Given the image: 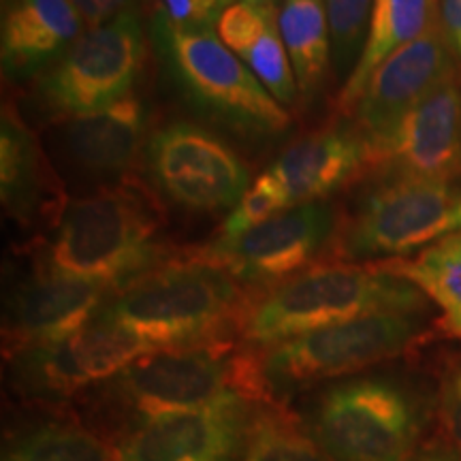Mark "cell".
I'll use <instances>...</instances> for the list:
<instances>
[{
	"label": "cell",
	"instance_id": "4316f807",
	"mask_svg": "<svg viewBox=\"0 0 461 461\" xmlns=\"http://www.w3.org/2000/svg\"><path fill=\"white\" fill-rule=\"evenodd\" d=\"M331 34V60L338 73L357 65L366 48L374 0H325Z\"/></svg>",
	"mask_w": 461,
	"mask_h": 461
},
{
	"label": "cell",
	"instance_id": "4fadbf2b",
	"mask_svg": "<svg viewBox=\"0 0 461 461\" xmlns=\"http://www.w3.org/2000/svg\"><path fill=\"white\" fill-rule=\"evenodd\" d=\"M258 402L244 395L140 420L113 442L118 461H240Z\"/></svg>",
	"mask_w": 461,
	"mask_h": 461
},
{
	"label": "cell",
	"instance_id": "d6986e66",
	"mask_svg": "<svg viewBox=\"0 0 461 461\" xmlns=\"http://www.w3.org/2000/svg\"><path fill=\"white\" fill-rule=\"evenodd\" d=\"M148 131V107L140 96L71 118L65 143L71 158L96 176L122 173L140 157Z\"/></svg>",
	"mask_w": 461,
	"mask_h": 461
},
{
	"label": "cell",
	"instance_id": "e0dca14e",
	"mask_svg": "<svg viewBox=\"0 0 461 461\" xmlns=\"http://www.w3.org/2000/svg\"><path fill=\"white\" fill-rule=\"evenodd\" d=\"M86 31L71 0H7L0 31L5 77L24 82L48 71Z\"/></svg>",
	"mask_w": 461,
	"mask_h": 461
},
{
	"label": "cell",
	"instance_id": "7c38bea8",
	"mask_svg": "<svg viewBox=\"0 0 461 461\" xmlns=\"http://www.w3.org/2000/svg\"><path fill=\"white\" fill-rule=\"evenodd\" d=\"M146 157L154 184L188 210H233L250 186V173L238 152L193 122H173L154 132Z\"/></svg>",
	"mask_w": 461,
	"mask_h": 461
},
{
	"label": "cell",
	"instance_id": "2e32d148",
	"mask_svg": "<svg viewBox=\"0 0 461 461\" xmlns=\"http://www.w3.org/2000/svg\"><path fill=\"white\" fill-rule=\"evenodd\" d=\"M113 288L37 269L11 293L3 322L7 359L77 331L105 305Z\"/></svg>",
	"mask_w": 461,
	"mask_h": 461
},
{
	"label": "cell",
	"instance_id": "8fae6325",
	"mask_svg": "<svg viewBox=\"0 0 461 461\" xmlns=\"http://www.w3.org/2000/svg\"><path fill=\"white\" fill-rule=\"evenodd\" d=\"M333 230V212L322 203L288 207L246 233L218 235L210 244L184 250L222 269L241 286L265 288L310 267Z\"/></svg>",
	"mask_w": 461,
	"mask_h": 461
},
{
	"label": "cell",
	"instance_id": "8992f818",
	"mask_svg": "<svg viewBox=\"0 0 461 461\" xmlns=\"http://www.w3.org/2000/svg\"><path fill=\"white\" fill-rule=\"evenodd\" d=\"M305 429L330 461H408L423 431V406L397 380L367 376L316 397Z\"/></svg>",
	"mask_w": 461,
	"mask_h": 461
},
{
	"label": "cell",
	"instance_id": "6da1fadb",
	"mask_svg": "<svg viewBox=\"0 0 461 461\" xmlns=\"http://www.w3.org/2000/svg\"><path fill=\"white\" fill-rule=\"evenodd\" d=\"M230 395L269 402L257 350H238L229 339H214L140 357L99 384L95 412L99 428L115 440L140 420L203 408Z\"/></svg>",
	"mask_w": 461,
	"mask_h": 461
},
{
	"label": "cell",
	"instance_id": "cb8c5ba5",
	"mask_svg": "<svg viewBox=\"0 0 461 461\" xmlns=\"http://www.w3.org/2000/svg\"><path fill=\"white\" fill-rule=\"evenodd\" d=\"M3 461H118L113 447L77 420L51 419L5 438Z\"/></svg>",
	"mask_w": 461,
	"mask_h": 461
},
{
	"label": "cell",
	"instance_id": "5bb4252c",
	"mask_svg": "<svg viewBox=\"0 0 461 461\" xmlns=\"http://www.w3.org/2000/svg\"><path fill=\"white\" fill-rule=\"evenodd\" d=\"M366 171L453 182L461 176V82L457 71L414 105L383 140L366 141Z\"/></svg>",
	"mask_w": 461,
	"mask_h": 461
},
{
	"label": "cell",
	"instance_id": "5b68a950",
	"mask_svg": "<svg viewBox=\"0 0 461 461\" xmlns=\"http://www.w3.org/2000/svg\"><path fill=\"white\" fill-rule=\"evenodd\" d=\"M154 43L176 84L199 112L233 129L280 135L291 115L212 28H188L157 14Z\"/></svg>",
	"mask_w": 461,
	"mask_h": 461
},
{
	"label": "cell",
	"instance_id": "277c9868",
	"mask_svg": "<svg viewBox=\"0 0 461 461\" xmlns=\"http://www.w3.org/2000/svg\"><path fill=\"white\" fill-rule=\"evenodd\" d=\"M246 297L238 280L180 250L113 291L101 312L154 350L184 348L224 339Z\"/></svg>",
	"mask_w": 461,
	"mask_h": 461
},
{
	"label": "cell",
	"instance_id": "ac0fdd59",
	"mask_svg": "<svg viewBox=\"0 0 461 461\" xmlns=\"http://www.w3.org/2000/svg\"><path fill=\"white\" fill-rule=\"evenodd\" d=\"M291 207L319 203L366 171V141L357 129L325 126L285 149L272 169Z\"/></svg>",
	"mask_w": 461,
	"mask_h": 461
},
{
	"label": "cell",
	"instance_id": "d6a6232c",
	"mask_svg": "<svg viewBox=\"0 0 461 461\" xmlns=\"http://www.w3.org/2000/svg\"><path fill=\"white\" fill-rule=\"evenodd\" d=\"M412 461H457V459H455L453 455H448V453H442V451H431V453L420 455V457L412 459Z\"/></svg>",
	"mask_w": 461,
	"mask_h": 461
},
{
	"label": "cell",
	"instance_id": "ffe728a7",
	"mask_svg": "<svg viewBox=\"0 0 461 461\" xmlns=\"http://www.w3.org/2000/svg\"><path fill=\"white\" fill-rule=\"evenodd\" d=\"M278 15L280 9L257 7L238 0L221 15L216 31L224 45L235 51L258 82L272 92L274 99L288 107L295 103L299 90L291 58L282 41Z\"/></svg>",
	"mask_w": 461,
	"mask_h": 461
},
{
	"label": "cell",
	"instance_id": "30bf717a",
	"mask_svg": "<svg viewBox=\"0 0 461 461\" xmlns=\"http://www.w3.org/2000/svg\"><path fill=\"white\" fill-rule=\"evenodd\" d=\"M152 350L99 310L77 331L9 359L11 378L24 397L62 402L77 391L107 383Z\"/></svg>",
	"mask_w": 461,
	"mask_h": 461
},
{
	"label": "cell",
	"instance_id": "7a4b0ae2",
	"mask_svg": "<svg viewBox=\"0 0 461 461\" xmlns=\"http://www.w3.org/2000/svg\"><path fill=\"white\" fill-rule=\"evenodd\" d=\"M425 305L428 297L417 286L376 265L321 261L276 285L252 288L235 331L248 346L267 348L361 316L419 314Z\"/></svg>",
	"mask_w": 461,
	"mask_h": 461
},
{
	"label": "cell",
	"instance_id": "3957f363",
	"mask_svg": "<svg viewBox=\"0 0 461 461\" xmlns=\"http://www.w3.org/2000/svg\"><path fill=\"white\" fill-rule=\"evenodd\" d=\"M171 255L158 205L146 190L118 184L62 210L39 269L118 291Z\"/></svg>",
	"mask_w": 461,
	"mask_h": 461
},
{
	"label": "cell",
	"instance_id": "83f0119b",
	"mask_svg": "<svg viewBox=\"0 0 461 461\" xmlns=\"http://www.w3.org/2000/svg\"><path fill=\"white\" fill-rule=\"evenodd\" d=\"M288 207H291V203H288L285 186L272 171H265L248 186L244 197L230 210V214L222 224L221 235L233 238V235L246 233V230L255 229L257 224L278 216Z\"/></svg>",
	"mask_w": 461,
	"mask_h": 461
},
{
	"label": "cell",
	"instance_id": "f546056e",
	"mask_svg": "<svg viewBox=\"0 0 461 461\" xmlns=\"http://www.w3.org/2000/svg\"><path fill=\"white\" fill-rule=\"evenodd\" d=\"M440 417L455 451L461 457V370H455L445 380L440 397Z\"/></svg>",
	"mask_w": 461,
	"mask_h": 461
},
{
	"label": "cell",
	"instance_id": "d4e9b609",
	"mask_svg": "<svg viewBox=\"0 0 461 461\" xmlns=\"http://www.w3.org/2000/svg\"><path fill=\"white\" fill-rule=\"evenodd\" d=\"M43 157L32 132L22 122L14 103L3 107L0 122V193L7 212L26 218L41 190Z\"/></svg>",
	"mask_w": 461,
	"mask_h": 461
},
{
	"label": "cell",
	"instance_id": "44dd1931",
	"mask_svg": "<svg viewBox=\"0 0 461 461\" xmlns=\"http://www.w3.org/2000/svg\"><path fill=\"white\" fill-rule=\"evenodd\" d=\"M438 17V0H374L366 48L339 90L336 109L353 113L372 73L395 51L411 45Z\"/></svg>",
	"mask_w": 461,
	"mask_h": 461
},
{
	"label": "cell",
	"instance_id": "4dcf8cb0",
	"mask_svg": "<svg viewBox=\"0 0 461 461\" xmlns=\"http://www.w3.org/2000/svg\"><path fill=\"white\" fill-rule=\"evenodd\" d=\"M71 5L82 14L88 28L107 24L118 15L135 11V0H71Z\"/></svg>",
	"mask_w": 461,
	"mask_h": 461
},
{
	"label": "cell",
	"instance_id": "603a6c76",
	"mask_svg": "<svg viewBox=\"0 0 461 461\" xmlns=\"http://www.w3.org/2000/svg\"><path fill=\"white\" fill-rule=\"evenodd\" d=\"M278 24L295 71L299 95L310 101L321 90L331 62L325 0H282Z\"/></svg>",
	"mask_w": 461,
	"mask_h": 461
},
{
	"label": "cell",
	"instance_id": "52a82bcc",
	"mask_svg": "<svg viewBox=\"0 0 461 461\" xmlns=\"http://www.w3.org/2000/svg\"><path fill=\"white\" fill-rule=\"evenodd\" d=\"M417 314H372L338 322L257 350L272 403L314 384L355 374L403 353L417 342Z\"/></svg>",
	"mask_w": 461,
	"mask_h": 461
},
{
	"label": "cell",
	"instance_id": "7402d4cb",
	"mask_svg": "<svg viewBox=\"0 0 461 461\" xmlns=\"http://www.w3.org/2000/svg\"><path fill=\"white\" fill-rule=\"evenodd\" d=\"M383 272L408 280L442 312V330L461 339V230L419 252L412 258L374 263Z\"/></svg>",
	"mask_w": 461,
	"mask_h": 461
},
{
	"label": "cell",
	"instance_id": "9c48e42d",
	"mask_svg": "<svg viewBox=\"0 0 461 461\" xmlns=\"http://www.w3.org/2000/svg\"><path fill=\"white\" fill-rule=\"evenodd\" d=\"M146 60V34L137 11L88 28L39 82L51 113L77 118L129 96Z\"/></svg>",
	"mask_w": 461,
	"mask_h": 461
},
{
	"label": "cell",
	"instance_id": "484cf974",
	"mask_svg": "<svg viewBox=\"0 0 461 461\" xmlns=\"http://www.w3.org/2000/svg\"><path fill=\"white\" fill-rule=\"evenodd\" d=\"M240 461H330L291 414L278 403H257Z\"/></svg>",
	"mask_w": 461,
	"mask_h": 461
},
{
	"label": "cell",
	"instance_id": "ba28073f",
	"mask_svg": "<svg viewBox=\"0 0 461 461\" xmlns=\"http://www.w3.org/2000/svg\"><path fill=\"white\" fill-rule=\"evenodd\" d=\"M461 230V186L423 177H387L339 224L342 258L411 255Z\"/></svg>",
	"mask_w": 461,
	"mask_h": 461
},
{
	"label": "cell",
	"instance_id": "9a60e30c",
	"mask_svg": "<svg viewBox=\"0 0 461 461\" xmlns=\"http://www.w3.org/2000/svg\"><path fill=\"white\" fill-rule=\"evenodd\" d=\"M455 73L453 50L438 17L411 45L395 51L372 73L353 109L363 141L383 140L414 105Z\"/></svg>",
	"mask_w": 461,
	"mask_h": 461
},
{
	"label": "cell",
	"instance_id": "f1b7e54d",
	"mask_svg": "<svg viewBox=\"0 0 461 461\" xmlns=\"http://www.w3.org/2000/svg\"><path fill=\"white\" fill-rule=\"evenodd\" d=\"M158 14L188 28H212L238 0H157Z\"/></svg>",
	"mask_w": 461,
	"mask_h": 461
},
{
	"label": "cell",
	"instance_id": "836d02e7",
	"mask_svg": "<svg viewBox=\"0 0 461 461\" xmlns=\"http://www.w3.org/2000/svg\"><path fill=\"white\" fill-rule=\"evenodd\" d=\"M246 3L257 5V7H272V9H280L282 0H246Z\"/></svg>",
	"mask_w": 461,
	"mask_h": 461
},
{
	"label": "cell",
	"instance_id": "1f68e13d",
	"mask_svg": "<svg viewBox=\"0 0 461 461\" xmlns=\"http://www.w3.org/2000/svg\"><path fill=\"white\" fill-rule=\"evenodd\" d=\"M438 22L451 50L461 58V0H438Z\"/></svg>",
	"mask_w": 461,
	"mask_h": 461
}]
</instances>
